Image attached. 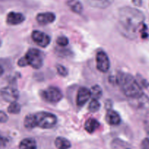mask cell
I'll list each match as a JSON object with an SVG mask.
<instances>
[{
	"label": "cell",
	"mask_w": 149,
	"mask_h": 149,
	"mask_svg": "<svg viewBox=\"0 0 149 149\" xmlns=\"http://www.w3.org/2000/svg\"><path fill=\"white\" fill-rule=\"evenodd\" d=\"M145 16L140 10L130 7H125L119 10V29L127 38L134 39L143 24Z\"/></svg>",
	"instance_id": "obj_1"
},
{
	"label": "cell",
	"mask_w": 149,
	"mask_h": 149,
	"mask_svg": "<svg viewBox=\"0 0 149 149\" xmlns=\"http://www.w3.org/2000/svg\"><path fill=\"white\" fill-rule=\"evenodd\" d=\"M115 79L124 94L129 98H136L143 95L142 88L138 80L131 74L123 72L119 73Z\"/></svg>",
	"instance_id": "obj_2"
},
{
	"label": "cell",
	"mask_w": 149,
	"mask_h": 149,
	"mask_svg": "<svg viewBox=\"0 0 149 149\" xmlns=\"http://www.w3.org/2000/svg\"><path fill=\"white\" fill-rule=\"evenodd\" d=\"M57 117L53 113L41 111L33 114H29L24 119V126L27 129L39 127L43 129H49L56 125Z\"/></svg>",
	"instance_id": "obj_3"
},
{
	"label": "cell",
	"mask_w": 149,
	"mask_h": 149,
	"mask_svg": "<svg viewBox=\"0 0 149 149\" xmlns=\"http://www.w3.org/2000/svg\"><path fill=\"white\" fill-rule=\"evenodd\" d=\"M19 66L31 65L35 69L40 68L43 65V56L40 50L34 48L29 49L24 57L20 58L17 63Z\"/></svg>",
	"instance_id": "obj_4"
},
{
	"label": "cell",
	"mask_w": 149,
	"mask_h": 149,
	"mask_svg": "<svg viewBox=\"0 0 149 149\" xmlns=\"http://www.w3.org/2000/svg\"><path fill=\"white\" fill-rule=\"evenodd\" d=\"M130 105L138 113L149 116V98L146 95L136 98H130Z\"/></svg>",
	"instance_id": "obj_5"
},
{
	"label": "cell",
	"mask_w": 149,
	"mask_h": 149,
	"mask_svg": "<svg viewBox=\"0 0 149 149\" xmlns=\"http://www.w3.org/2000/svg\"><path fill=\"white\" fill-rule=\"evenodd\" d=\"M42 97L49 103H58L62 99L63 94L59 88L55 87H49L47 90L42 92Z\"/></svg>",
	"instance_id": "obj_6"
},
{
	"label": "cell",
	"mask_w": 149,
	"mask_h": 149,
	"mask_svg": "<svg viewBox=\"0 0 149 149\" xmlns=\"http://www.w3.org/2000/svg\"><path fill=\"white\" fill-rule=\"evenodd\" d=\"M97 68L103 73L109 71L110 68V61L107 54L103 51H99L96 55Z\"/></svg>",
	"instance_id": "obj_7"
},
{
	"label": "cell",
	"mask_w": 149,
	"mask_h": 149,
	"mask_svg": "<svg viewBox=\"0 0 149 149\" xmlns=\"http://www.w3.org/2000/svg\"><path fill=\"white\" fill-rule=\"evenodd\" d=\"M31 38L36 45L42 47H46L50 43V37L39 31H33L31 33Z\"/></svg>",
	"instance_id": "obj_8"
},
{
	"label": "cell",
	"mask_w": 149,
	"mask_h": 149,
	"mask_svg": "<svg viewBox=\"0 0 149 149\" xmlns=\"http://www.w3.org/2000/svg\"><path fill=\"white\" fill-rule=\"evenodd\" d=\"M0 94L4 100L13 103L18 98L19 93L17 89L13 87H5L0 90Z\"/></svg>",
	"instance_id": "obj_9"
},
{
	"label": "cell",
	"mask_w": 149,
	"mask_h": 149,
	"mask_svg": "<svg viewBox=\"0 0 149 149\" xmlns=\"http://www.w3.org/2000/svg\"><path fill=\"white\" fill-rule=\"evenodd\" d=\"M91 97V92L86 87H81L79 89L77 95V104L79 106H82L88 101Z\"/></svg>",
	"instance_id": "obj_10"
},
{
	"label": "cell",
	"mask_w": 149,
	"mask_h": 149,
	"mask_svg": "<svg viewBox=\"0 0 149 149\" xmlns=\"http://www.w3.org/2000/svg\"><path fill=\"white\" fill-rule=\"evenodd\" d=\"M7 23L12 26L20 24L25 20V16L22 13L10 12L7 16Z\"/></svg>",
	"instance_id": "obj_11"
},
{
	"label": "cell",
	"mask_w": 149,
	"mask_h": 149,
	"mask_svg": "<svg viewBox=\"0 0 149 149\" xmlns=\"http://www.w3.org/2000/svg\"><path fill=\"white\" fill-rule=\"evenodd\" d=\"M36 21L40 25H47L52 23L55 20V15L52 13H42L36 15Z\"/></svg>",
	"instance_id": "obj_12"
},
{
	"label": "cell",
	"mask_w": 149,
	"mask_h": 149,
	"mask_svg": "<svg viewBox=\"0 0 149 149\" xmlns=\"http://www.w3.org/2000/svg\"><path fill=\"white\" fill-rule=\"evenodd\" d=\"M106 121L109 125L116 126L120 125L121 117L119 113L113 110H109L106 115Z\"/></svg>",
	"instance_id": "obj_13"
},
{
	"label": "cell",
	"mask_w": 149,
	"mask_h": 149,
	"mask_svg": "<svg viewBox=\"0 0 149 149\" xmlns=\"http://www.w3.org/2000/svg\"><path fill=\"white\" fill-rule=\"evenodd\" d=\"M100 127V123L97 122V119L94 118H90L86 121L84 124V129L89 133H93L95 130H97Z\"/></svg>",
	"instance_id": "obj_14"
},
{
	"label": "cell",
	"mask_w": 149,
	"mask_h": 149,
	"mask_svg": "<svg viewBox=\"0 0 149 149\" xmlns=\"http://www.w3.org/2000/svg\"><path fill=\"white\" fill-rule=\"evenodd\" d=\"M66 4L71 11L77 14H81L83 11V5L79 0H67Z\"/></svg>",
	"instance_id": "obj_15"
},
{
	"label": "cell",
	"mask_w": 149,
	"mask_h": 149,
	"mask_svg": "<svg viewBox=\"0 0 149 149\" xmlns=\"http://www.w3.org/2000/svg\"><path fill=\"white\" fill-rule=\"evenodd\" d=\"M89 4L96 8L104 9L110 6L113 0H87Z\"/></svg>",
	"instance_id": "obj_16"
},
{
	"label": "cell",
	"mask_w": 149,
	"mask_h": 149,
	"mask_svg": "<svg viewBox=\"0 0 149 149\" xmlns=\"http://www.w3.org/2000/svg\"><path fill=\"white\" fill-rule=\"evenodd\" d=\"M19 149H36V142L33 138H25L19 144Z\"/></svg>",
	"instance_id": "obj_17"
},
{
	"label": "cell",
	"mask_w": 149,
	"mask_h": 149,
	"mask_svg": "<svg viewBox=\"0 0 149 149\" xmlns=\"http://www.w3.org/2000/svg\"><path fill=\"white\" fill-rule=\"evenodd\" d=\"M55 145L58 149H68L71 146L70 141L63 137H58L55 139Z\"/></svg>",
	"instance_id": "obj_18"
},
{
	"label": "cell",
	"mask_w": 149,
	"mask_h": 149,
	"mask_svg": "<svg viewBox=\"0 0 149 149\" xmlns=\"http://www.w3.org/2000/svg\"><path fill=\"white\" fill-rule=\"evenodd\" d=\"M90 92H91V97H93V100H98L103 95V90H102L101 87L98 85L93 86L91 88Z\"/></svg>",
	"instance_id": "obj_19"
},
{
	"label": "cell",
	"mask_w": 149,
	"mask_h": 149,
	"mask_svg": "<svg viewBox=\"0 0 149 149\" xmlns=\"http://www.w3.org/2000/svg\"><path fill=\"white\" fill-rule=\"evenodd\" d=\"M7 111L10 113H13V114H17L19 113L20 111V106L18 103L17 102H13L10 103L8 109H7Z\"/></svg>",
	"instance_id": "obj_20"
},
{
	"label": "cell",
	"mask_w": 149,
	"mask_h": 149,
	"mask_svg": "<svg viewBox=\"0 0 149 149\" xmlns=\"http://www.w3.org/2000/svg\"><path fill=\"white\" fill-rule=\"evenodd\" d=\"M100 109V104L98 102V100H92V101L90 102V104H89L88 109L90 112H97V111H99V109Z\"/></svg>",
	"instance_id": "obj_21"
},
{
	"label": "cell",
	"mask_w": 149,
	"mask_h": 149,
	"mask_svg": "<svg viewBox=\"0 0 149 149\" xmlns=\"http://www.w3.org/2000/svg\"><path fill=\"white\" fill-rule=\"evenodd\" d=\"M10 143V139L8 137L5 136L0 132V149L5 148Z\"/></svg>",
	"instance_id": "obj_22"
},
{
	"label": "cell",
	"mask_w": 149,
	"mask_h": 149,
	"mask_svg": "<svg viewBox=\"0 0 149 149\" xmlns=\"http://www.w3.org/2000/svg\"><path fill=\"white\" fill-rule=\"evenodd\" d=\"M56 69L57 72L58 73L59 75H61V77H66L68 74V71L67 70V68L65 66L62 65H56Z\"/></svg>",
	"instance_id": "obj_23"
},
{
	"label": "cell",
	"mask_w": 149,
	"mask_h": 149,
	"mask_svg": "<svg viewBox=\"0 0 149 149\" xmlns=\"http://www.w3.org/2000/svg\"><path fill=\"white\" fill-rule=\"evenodd\" d=\"M56 43L61 47H65L68 45V39L65 36H61L57 39Z\"/></svg>",
	"instance_id": "obj_24"
},
{
	"label": "cell",
	"mask_w": 149,
	"mask_h": 149,
	"mask_svg": "<svg viewBox=\"0 0 149 149\" xmlns=\"http://www.w3.org/2000/svg\"><path fill=\"white\" fill-rule=\"evenodd\" d=\"M140 34H141V37L143 39H146L148 36V28H147L146 25L145 23L142 25L141 28V30H140Z\"/></svg>",
	"instance_id": "obj_25"
},
{
	"label": "cell",
	"mask_w": 149,
	"mask_h": 149,
	"mask_svg": "<svg viewBox=\"0 0 149 149\" xmlns=\"http://www.w3.org/2000/svg\"><path fill=\"white\" fill-rule=\"evenodd\" d=\"M141 149H149V138H146L143 140L141 144Z\"/></svg>",
	"instance_id": "obj_26"
},
{
	"label": "cell",
	"mask_w": 149,
	"mask_h": 149,
	"mask_svg": "<svg viewBox=\"0 0 149 149\" xmlns=\"http://www.w3.org/2000/svg\"><path fill=\"white\" fill-rule=\"evenodd\" d=\"M8 120V116L4 112L0 111V123H5Z\"/></svg>",
	"instance_id": "obj_27"
},
{
	"label": "cell",
	"mask_w": 149,
	"mask_h": 149,
	"mask_svg": "<svg viewBox=\"0 0 149 149\" xmlns=\"http://www.w3.org/2000/svg\"><path fill=\"white\" fill-rule=\"evenodd\" d=\"M132 2L135 6L140 7L142 4V0H132Z\"/></svg>",
	"instance_id": "obj_28"
},
{
	"label": "cell",
	"mask_w": 149,
	"mask_h": 149,
	"mask_svg": "<svg viewBox=\"0 0 149 149\" xmlns=\"http://www.w3.org/2000/svg\"><path fill=\"white\" fill-rule=\"evenodd\" d=\"M3 73H4V70H3L2 67H1V65H0V77H1V76L2 75Z\"/></svg>",
	"instance_id": "obj_29"
},
{
	"label": "cell",
	"mask_w": 149,
	"mask_h": 149,
	"mask_svg": "<svg viewBox=\"0 0 149 149\" xmlns=\"http://www.w3.org/2000/svg\"><path fill=\"white\" fill-rule=\"evenodd\" d=\"M127 149H130V148H127Z\"/></svg>",
	"instance_id": "obj_30"
}]
</instances>
